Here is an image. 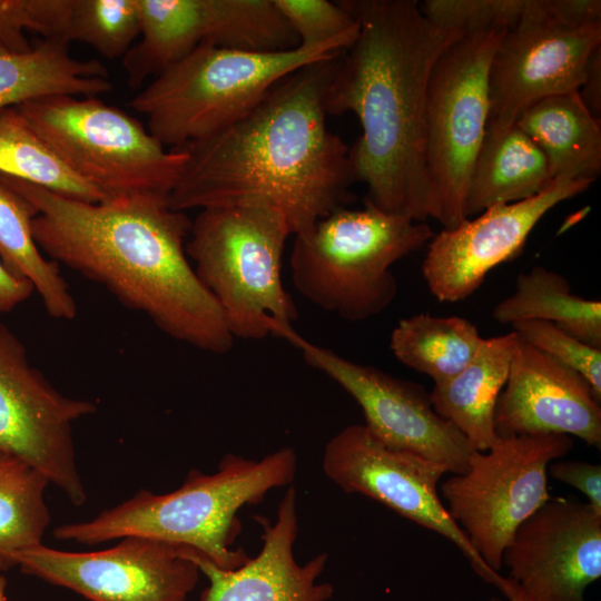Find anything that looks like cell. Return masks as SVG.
Instances as JSON below:
<instances>
[{"mask_svg": "<svg viewBox=\"0 0 601 601\" xmlns=\"http://www.w3.org/2000/svg\"><path fill=\"white\" fill-rule=\"evenodd\" d=\"M518 335L484 338L469 364L430 392L434 411L466 439L473 451L485 452L499 439L494 415L508 380Z\"/></svg>", "mask_w": 601, "mask_h": 601, "instance_id": "obj_20", "label": "cell"}, {"mask_svg": "<svg viewBox=\"0 0 601 601\" xmlns=\"http://www.w3.org/2000/svg\"><path fill=\"white\" fill-rule=\"evenodd\" d=\"M579 91L590 112L600 119L601 112V47L591 55L582 87Z\"/></svg>", "mask_w": 601, "mask_h": 601, "instance_id": "obj_37", "label": "cell"}, {"mask_svg": "<svg viewBox=\"0 0 601 601\" xmlns=\"http://www.w3.org/2000/svg\"><path fill=\"white\" fill-rule=\"evenodd\" d=\"M35 292L32 284L11 273L0 259V314L11 312Z\"/></svg>", "mask_w": 601, "mask_h": 601, "instance_id": "obj_36", "label": "cell"}, {"mask_svg": "<svg viewBox=\"0 0 601 601\" xmlns=\"http://www.w3.org/2000/svg\"><path fill=\"white\" fill-rule=\"evenodd\" d=\"M278 337L295 346L305 362L323 372L359 405L370 434L383 445L412 452L462 474L473 449L463 434L433 408L423 386L374 366L351 361L309 342L293 326Z\"/></svg>", "mask_w": 601, "mask_h": 601, "instance_id": "obj_14", "label": "cell"}, {"mask_svg": "<svg viewBox=\"0 0 601 601\" xmlns=\"http://www.w3.org/2000/svg\"><path fill=\"white\" fill-rule=\"evenodd\" d=\"M494 424L499 437L564 434L601 447L600 400L590 384L519 336Z\"/></svg>", "mask_w": 601, "mask_h": 601, "instance_id": "obj_18", "label": "cell"}, {"mask_svg": "<svg viewBox=\"0 0 601 601\" xmlns=\"http://www.w3.org/2000/svg\"><path fill=\"white\" fill-rule=\"evenodd\" d=\"M548 473L562 483L579 490L588 504L601 514V465L574 460H555Z\"/></svg>", "mask_w": 601, "mask_h": 601, "instance_id": "obj_35", "label": "cell"}, {"mask_svg": "<svg viewBox=\"0 0 601 601\" xmlns=\"http://www.w3.org/2000/svg\"><path fill=\"white\" fill-rule=\"evenodd\" d=\"M45 29V0H0V43L7 49L29 50L24 31L43 35Z\"/></svg>", "mask_w": 601, "mask_h": 601, "instance_id": "obj_34", "label": "cell"}, {"mask_svg": "<svg viewBox=\"0 0 601 601\" xmlns=\"http://www.w3.org/2000/svg\"><path fill=\"white\" fill-rule=\"evenodd\" d=\"M35 207L0 177V259L14 275L29 280L48 315L73 319L77 304L56 262L46 258L32 234Z\"/></svg>", "mask_w": 601, "mask_h": 601, "instance_id": "obj_26", "label": "cell"}, {"mask_svg": "<svg viewBox=\"0 0 601 601\" xmlns=\"http://www.w3.org/2000/svg\"><path fill=\"white\" fill-rule=\"evenodd\" d=\"M322 465L325 475L344 492L375 500L451 541L482 580L509 601H521L510 580L483 561L451 518L437 492L439 481L447 473L444 466L383 445L363 424L349 425L334 435L324 449Z\"/></svg>", "mask_w": 601, "mask_h": 601, "instance_id": "obj_12", "label": "cell"}, {"mask_svg": "<svg viewBox=\"0 0 601 601\" xmlns=\"http://www.w3.org/2000/svg\"><path fill=\"white\" fill-rule=\"evenodd\" d=\"M544 152L552 177L592 184L601 171V127L579 91L542 98L515 121Z\"/></svg>", "mask_w": 601, "mask_h": 601, "instance_id": "obj_22", "label": "cell"}, {"mask_svg": "<svg viewBox=\"0 0 601 601\" xmlns=\"http://www.w3.org/2000/svg\"><path fill=\"white\" fill-rule=\"evenodd\" d=\"M346 49L338 42L277 52L200 45L156 76L129 106L147 117L156 139L177 148L234 124L290 72Z\"/></svg>", "mask_w": 601, "mask_h": 601, "instance_id": "obj_7", "label": "cell"}, {"mask_svg": "<svg viewBox=\"0 0 601 601\" xmlns=\"http://www.w3.org/2000/svg\"><path fill=\"white\" fill-rule=\"evenodd\" d=\"M483 339L476 326L465 318L422 313L397 323L391 333L390 348L401 363L440 384L469 364Z\"/></svg>", "mask_w": 601, "mask_h": 601, "instance_id": "obj_27", "label": "cell"}, {"mask_svg": "<svg viewBox=\"0 0 601 601\" xmlns=\"http://www.w3.org/2000/svg\"><path fill=\"white\" fill-rule=\"evenodd\" d=\"M424 221L391 215L364 200L294 235L293 284L311 303L349 322L384 312L397 294L391 267L433 237Z\"/></svg>", "mask_w": 601, "mask_h": 601, "instance_id": "obj_6", "label": "cell"}, {"mask_svg": "<svg viewBox=\"0 0 601 601\" xmlns=\"http://www.w3.org/2000/svg\"><path fill=\"white\" fill-rule=\"evenodd\" d=\"M529 0H425L423 16L434 26L461 35L508 31L523 17Z\"/></svg>", "mask_w": 601, "mask_h": 601, "instance_id": "obj_31", "label": "cell"}, {"mask_svg": "<svg viewBox=\"0 0 601 601\" xmlns=\"http://www.w3.org/2000/svg\"><path fill=\"white\" fill-rule=\"evenodd\" d=\"M296 471L297 456L289 446L262 460L227 453L211 474L191 470L171 492L140 490L91 520L56 526L52 535L83 545L148 538L193 549L218 568L236 569L250 558L233 548L242 531L238 512L273 489L290 485Z\"/></svg>", "mask_w": 601, "mask_h": 601, "instance_id": "obj_4", "label": "cell"}, {"mask_svg": "<svg viewBox=\"0 0 601 601\" xmlns=\"http://www.w3.org/2000/svg\"><path fill=\"white\" fill-rule=\"evenodd\" d=\"M6 590H7V579L0 572V601H9L7 598Z\"/></svg>", "mask_w": 601, "mask_h": 601, "instance_id": "obj_38", "label": "cell"}, {"mask_svg": "<svg viewBox=\"0 0 601 601\" xmlns=\"http://www.w3.org/2000/svg\"><path fill=\"white\" fill-rule=\"evenodd\" d=\"M138 4L140 40L122 57L134 89L207 43L211 32L209 0H138Z\"/></svg>", "mask_w": 601, "mask_h": 601, "instance_id": "obj_23", "label": "cell"}, {"mask_svg": "<svg viewBox=\"0 0 601 601\" xmlns=\"http://www.w3.org/2000/svg\"><path fill=\"white\" fill-rule=\"evenodd\" d=\"M68 168L106 198L169 196L187 154L165 150L132 116L97 97L56 96L16 107Z\"/></svg>", "mask_w": 601, "mask_h": 601, "instance_id": "obj_8", "label": "cell"}, {"mask_svg": "<svg viewBox=\"0 0 601 601\" xmlns=\"http://www.w3.org/2000/svg\"><path fill=\"white\" fill-rule=\"evenodd\" d=\"M487 601H502V600H501V599H499V598H491V599H490V600H487Z\"/></svg>", "mask_w": 601, "mask_h": 601, "instance_id": "obj_40", "label": "cell"}, {"mask_svg": "<svg viewBox=\"0 0 601 601\" xmlns=\"http://www.w3.org/2000/svg\"><path fill=\"white\" fill-rule=\"evenodd\" d=\"M521 341L579 373L601 401V348L593 347L543 321L512 324Z\"/></svg>", "mask_w": 601, "mask_h": 601, "instance_id": "obj_33", "label": "cell"}, {"mask_svg": "<svg viewBox=\"0 0 601 601\" xmlns=\"http://www.w3.org/2000/svg\"><path fill=\"white\" fill-rule=\"evenodd\" d=\"M553 180L544 152L514 125L499 141L481 148L469 183L466 218L496 204L533 197Z\"/></svg>", "mask_w": 601, "mask_h": 601, "instance_id": "obj_24", "label": "cell"}, {"mask_svg": "<svg viewBox=\"0 0 601 601\" xmlns=\"http://www.w3.org/2000/svg\"><path fill=\"white\" fill-rule=\"evenodd\" d=\"M0 177L37 210L33 238L51 260L102 285L171 338L208 353L230 351L235 338L186 254L191 219L169 196L91 203Z\"/></svg>", "mask_w": 601, "mask_h": 601, "instance_id": "obj_2", "label": "cell"}, {"mask_svg": "<svg viewBox=\"0 0 601 601\" xmlns=\"http://www.w3.org/2000/svg\"><path fill=\"white\" fill-rule=\"evenodd\" d=\"M63 39H45L27 51L0 43V110L56 96L97 97L112 89L98 60H79Z\"/></svg>", "mask_w": 601, "mask_h": 601, "instance_id": "obj_21", "label": "cell"}, {"mask_svg": "<svg viewBox=\"0 0 601 601\" xmlns=\"http://www.w3.org/2000/svg\"><path fill=\"white\" fill-rule=\"evenodd\" d=\"M595 16L591 0H529L491 60L482 147L499 141L533 102L580 91L589 59L601 47V21Z\"/></svg>", "mask_w": 601, "mask_h": 601, "instance_id": "obj_9", "label": "cell"}, {"mask_svg": "<svg viewBox=\"0 0 601 601\" xmlns=\"http://www.w3.org/2000/svg\"><path fill=\"white\" fill-rule=\"evenodd\" d=\"M341 55L290 72L234 124L177 147L188 159L170 206L263 203L283 213L294 236L351 204L349 147L328 129L325 106Z\"/></svg>", "mask_w": 601, "mask_h": 601, "instance_id": "obj_1", "label": "cell"}, {"mask_svg": "<svg viewBox=\"0 0 601 601\" xmlns=\"http://www.w3.org/2000/svg\"><path fill=\"white\" fill-rule=\"evenodd\" d=\"M493 317L511 325L520 321L549 322L601 348L600 300L572 294L565 277L541 266L518 276L514 293L494 307Z\"/></svg>", "mask_w": 601, "mask_h": 601, "instance_id": "obj_25", "label": "cell"}, {"mask_svg": "<svg viewBox=\"0 0 601 601\" xmlns=\"http://www.w3.org/2000/svg\"><path fill=\"white\" fill-rule=\"evenodd\" d=\"M105 550L62 551L43 544L13 552L11 565L89 601H188L200 571L183 545L127 536Z\"/></svg>", "mask_w": 601, "mask_h": 601, "instance_id": "obj_15", "label": "cell"}, {"mask_svg": "<svg viewBox=\"0 0 601 601\" xmlns=\"http://www.w3.org/2000/svg\"><path fill=\"white\" fill-rule=\"evenodd\" d=\"M504 32L490 30L462 36L442 51L430 73L424 162L430 217L444 229L466 219L469 183L489 116V69Z\"/></svg>", "mask_w": 601, "mask_h": 601, "instance_id": "obj_10", "label": "cell"}, {"mask_svg": "<svg viewBox=\"0 0 601 601\" xmlns=\"http://www.w3.org/2000/svg\"><path fill=\"white\" fill-rule=\"evenodd\" d=\"M0 174L75 199H106L68 168L16 107L0 110Z\"/></svg>", "mask_w": 601, "mask_h": 601, "instance_id": "obj_28", "label": "cell"}, {"mask_svg": "<svg viewBox=\"0 0 601 601\" xmlns=\"http://www.w3.org/2000/svg\"><path fill=\"white\" fill-rule=\"evenodd\" d=\"M11 564L0 555V571L8 569Z\"/></svg>", "mask_w": 601, "mask_h": 601, "instance_id": "obj_39", "label": "cell"}, {"mask_svg": "<svg viewBox=\"0 0 601 601\" xmlns=\"http://www.w3.org/2000/svg\"><path fill=\"white\" fill-rule=\"evenodd\" d=\"M290 235L283 213L263 203L208 207L191 220L186 254L234 338L277 337L297 319L282 280Z\"/></svg>", "mask_w": 601, "mask_h": 601, "instance_id": "obj_5", "label": "cell"}, {"mask_svg": "<svg viewBox=\"0 0 601 601\" xmlns=\"http://www.w3.org/2000/svg\"><path fill=\"white\" fill-rule=\"evenodd\" d=\"M572 446L564 434L499 437L487 451L472 452L464 473L442 483L451 518L493 571L500 573L518 528L551 499L549 465Z\"/></svg>", "mask_w": 601, "mask_h": 601, "instance_id": "obj_11", "label": "cell"}, {"mask_svg": "<svg viewBox=\"0 0 601 601\" xmlns=\"http://www.w3.org/2000/svg\"><path fill=\"white\" fill-rule=\"evenodd\" d=\"M358 23L356 41L339 57L325 106L353 112L362 135L349 147L365 201L424 223L430 193L424 162V112L431 70L463 35L439 28L415 0H341Z\"/></svg>", "mask_w": 601, "mask_h": 601, "instance_id": "obj_3", "label": "cell"}, {"mask_svg": "<svg viewBox=\"0 0 601 601\" xmlns=\"http://www.w3.org/2000/svg\"><path fill=\"white\" fill-rule=\"evenodd\" d=\"M97 405L57 390L35 367L18 336L0 323V455L41 472L76 506L87 501L72 436L73 424Z\"/></svg>", "mask_w": 601, "mask_h": 601, "instance_id": "obj_13", "label": "cell"}, {"mask_svg": "<svg viewBox=\"0 0 601 601\" xmlns=\"http://www.w3.org/2000/svg\"><path fill=\"white\" fill-rule=\"evenodd\" d=\"M48 479L23 461L0 455V555L42 544L50 524Z\"/></svg>", "mask_w": 601, "mask_h": 601, "instance_id": "obj_29", "label": "cell"}, {"mask_svg": "<svg viewBox=\"0 0 601 601\" xmlns=\"http://www.w3.org/2000/svg\"><path fill=\"white\" fill-rule=\"evenodd\" d=\"M262 528V549L243 565L227 570L216 566L201 553L184 546L207 580L199 601H327L334 587L318 582L328 554L322 552L304 564L294 554L298 533L297 495L288 486L283 495L274 522L257 515Z\"/></svg>", "mask_w": 601, "mask_h": 601, "instance_id": "obj_19", "label": "cell"}, {"mask_svg": "<svg viewBox=\"0 0 601 601\" xmlns=\"http://www.w3.org/2000/svg\"><path fill=\"white\" fill-rule=\"evenodd\" d=\"M298 38L299 46L338 42L349 48L357 39L358 23L338 2L327 0H275Z\"/></svg>", "mask_w": 601, "mask_h": 601, "instance_id": "obj_32", "label": "cell"}, {"mask_svg": "<svg viewBox=\"0 0 601 601\" xmlns=\"http://www.w3.org/2000/svg\"><path fill=\"white\" fill-rule=\"evenodd\" d=\"M590 185L559 177L533 197L493 205L433 235L422 265L432 295L450 303L471 296L491 269L522 252L531 230L550 209Z\"/></svg>", "mask_w": 601, "mask_h": 601, "instance_id": "obj_17", "label": "cell"}, {"mask_svg": "<svg viewBox=\"0 0 601 601\" xmlns=\"http://www.w3.org/2000/svg\"><path fill=\"white\" fill-rule=\"evenodd\" d=\"M502 564L521 601H585L601 578V514L551 497L518 528Z\"/></svg>", "mask_w": 601, "mask_h": 601, "instance_id": "obj_16", "label": "cell"}, {"mask_svg": "<svg viewBox=\"0 0 601 601\" xmlns=\"http://www.w3.org/2000/svg\"><path fill=\"white\" fill-rule=\"evenodd\" d=\"M140 35L138 0H73L68 41L91 46L108 59L124 57Z\"/></svg>", "mask_w": 601, "mask_h": 601, "instance_id": "obj_30", "label": "cell"}]
</instances>
